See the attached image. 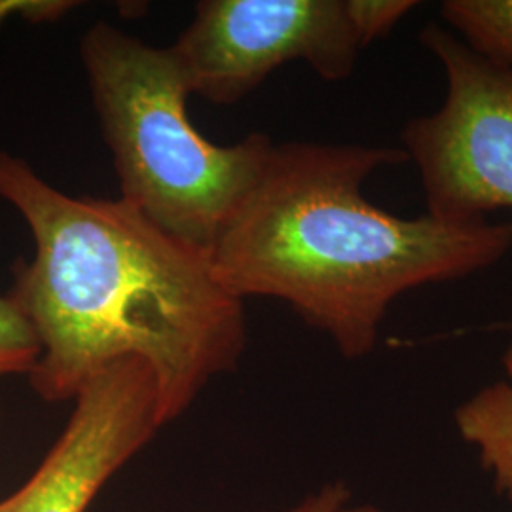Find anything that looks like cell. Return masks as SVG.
I'll return each mask as SVG.
<instances>
[{"mask_svg":"<svg viewBox=\"0 0 512 512\" xmlns=\"http://www.w3.org/2000/svg\"><path fill=\"white\" fill-rule=\"evenodd\" d=\"M37 336L10 294H0V376L31 374L37 365Z\"/></svg>","mask_w":512,"mask_h":512,"instance_id":"9c48e42d","label":"cell"},{"mask_svg":"<svg viewBox=\"0 0 512 512\" xmlns=\"http://www.w3.org/2000/svg\"><path fill=\"white\" fill-rule=\"evenodd\" d=\"M162 429L152 368L126 357L74 397L67 427L0 512H86L103 486Z\"/></svg>","mask_w":512,"mask_h":512,"instance_id":"8992f818","label":"cell"},{"mask_svg":"<svg viewBox=\"0 0 512 512\" xmlns=\"http://www.w3.org/2000/svg\"><path fill=\"white\" fill-rule=\"evenodd\" d=\"M171 50L194 95L234 105L291 61L342 82L365 48L348 0H202Z\"/></svg>","mask_w":512,"mask_h":512,"instance_id":"5b68a950","label":"cell"},{"mask_svg":"<svg viewBox=\"0 0 512 512\" xmlns=\"http://www.w3.org/2000/svg\"><path fill=\"white\" fill-rule=\"evenodd\" d=\"M420 42L446 80L439 109L412 118L401 137L420 171L427 213L476 222L512 209V69L435 23Z\"/></svg>","mask_w":512,"mask_h":512,"instance_id":"277c9868","label":"cell"},{"mask_svg":"<svg viewBox=\"0 0 512 512\" xmlns=\"http://www.w3.org/2000/svg\"><path fill=\"white\" fill-rule=\"evenodd\" d=\"M0 200L35 243L33 258L14 266L8 294L37 336L29 380L40 399L74 401L101 370L139 357L154 372L164 427L238 366L247 342L243 300L220 285L209 251L120 198L69 196L6 150Z\"/></svg>","mask_w":512,"mask_h":512,"instance_id":"6da1fadb","label":"cell"},{"mask_svg":"<svg viewBox=\"0 0 512 512\" xmlns=\"http://www.w3.org/2000/svg\"><path fill=\"white\" fill-rule=\"evenodd\" d=\"M342 512H387L380 507H374V505H357V507H351L348 505Z\"/></svg>","mask_w":512,"mask_h":512,"instance_id":"4fadbf2b","label":"cell"},{"mask_svg":"<svg viewBox=\"0 0 512 512\" xmlns=\"http://www.w3.org/2000/svg\"><path fill=\"white\" fill-rule=\"evenodd\" d=\"M80 59L120 200L209 251L274 141L264 133L228 147L207 141L190 122V82L171 48L97 21L80 38Z\"/></svg>","mask_w":512,"mask_h":512,"instance_id":"3957f363","label":"cell"},{"mask_svg":"<svg viewBox=\"0 0 512 512\" xmlns=\"http://www.w3.org/2000/svg\"><path fill=\"white\" fill-rule=\"evenodd\" d=\"M505 378L459 404L454 421L471 444L497 492L512 503V344L503 355Z\"/></svg>","mask_w":512,"mask_h":512,"instance_id":"52a82bcc","label":"cell"},{"mask_svg":"<svg viewBox=\"0 0 512 512\" xmlns=\"http://www.w3.org/2000/svg\"><path fill=\"white\" fill-rule=\"evenodd\" d=\"M349 499L351 494L344 482H329L285 512H342L348 507Z\"/></svg>","mask_w":512,"mask_h":512,"instance_id":"7c38bea8","label":"cell"},{"mask_svg":"<svg viewBox=\"0 0 512 512\" xmlns=\"http://www.w3.org/2000/svg\"><path fill=\"white\" fill-rule=\"evenodd\" d=\"M404 162L403 148L274 143L209 249L220 285L287 302L346 359L370 355L401 294L488 270L512 249V222L404 219L368 202L366 179Z\"/></svg>","mask_w":512,"mask_h":512,"instance_id":"7a4b0ae2","label":"cell"},{"mask_svg":"<svg viewBox=\"0 0 512 512\" xmlns=\"http://www.w3.org/2000/svg\"><path fill=\"white\" fill-rule=\"evenodd\" d=\"M440 16L476 54L512 69V0H446Z\"/></svg>","mask_w":512,"mask_h":512,"instance_id":"ba28073f","label":"cell"},{"mask_svg":"<svg viewBox=\"0 0 512 512\" xmlns=\"http://www.w3.org/2000/svg\"><path fill=\"white\" fill-rule=\"evenodd\" d=\"M416 6L414 0H348L349 16L363 48L389 35Z\"/></svg>","mask_w":512,"mask_h":512,"instance_id":"30bf717a","label":"cell"},{"mask_svg":"<svg viewBox=\"0 0 512 512\" xmlns=\"http://www.w3.org/2000/svg\"><path fill=\"white\" fill-rule=\"evenodd\" d=\"M80 6L76 0H0V31L21 19L31 25L55 23Z\"/></svg>","mask_w":512,"mask_h":512,"instance_id":"8fae6325","label":"cell"}]
</instances>
